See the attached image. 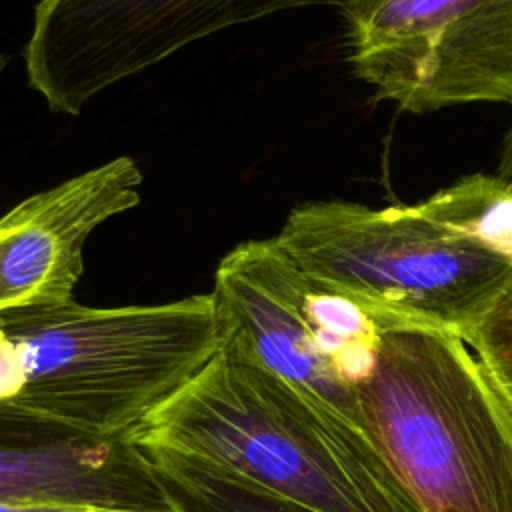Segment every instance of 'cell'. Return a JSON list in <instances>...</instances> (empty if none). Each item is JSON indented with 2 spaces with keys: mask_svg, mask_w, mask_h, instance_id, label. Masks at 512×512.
Masks as SVG:
<instances>
[{
  "mask_svg": "<svg viewBox=\"0 0 512 512\" xmlns=\"http://www.w3.org/2000/svg\"><path fill=\"white\" fill-rule=\"evenodd\" d=\"M212 292L96 308L74 300L0 314V408L132 434L216 354Z\"/></svg>",
  "mask_w": 512,
  "mask_h": 512,
  "instance_id": "6da1fadb",
  "label": "cell"
},
{
  "mask_svg": "<svg viewBox=\"0 0 512 512\" xmlns=\"http://www.w3.org/2000/svg\"><path fill=\"white\" fill-rule=\"evenodd\" d=\"M132 438L210 460L318 512H422L366 434L228 340Z\"/></svg>",
  "mask_w": 512,
  "mask_h": 512,
  "instance_id": "7a4b0ae2",
  "label": "cell"
},
{
  "mask_svg": "<svg viewBox=\"0 0 512 512\" xmlns=\"http://www.w3.org/2000/svg\"><path fill=\"white\" fill-rule=\"evenodd\" d=\"M356 398L422 512H512V406L462 336L394 320Z\"/></svg>",
  "mask_w": 512,
  "mask_h": 512,
  "instance_id": "3957f363",
  "label": "cell"
},
{
  "mask_svg": "<svg viewBox=\"0 0 512 512\" xmlns=\"http://www.w3.org/2000/svg\"><path fill=\"white\" fill-rule=\"evenodd\" d=\"M312 278L402 318L468 336L512 294V260L422 214L316 200L274 238Z\"/></svg>",
  "mask_w": 512,
  "mask_h": 512,
  "instance_id": "277c9868",
  "label": "cell"
},
{
  "mask_svg": "<svg viewBox=\"0 0 512 512\" xmlns=\"http://www.w3.org/2000/svg\"><path fill=\"white\" fill-rule=\"evenodd\" d=\"M212 296L224 340L364 432L356 386L386 326L402 316L312 278L274 238L234 246L216 268Z\"/></svg>",
  "mask_w": 512,
  "mask_h": 512,
  "instance_id": "5b68a950",
  "label": "cell"
},
{
  "mask_svg": "<svg viewBox=\"0 0 512 512\" xmlns=\"http://www.w3.org/2000/svg\"><path fill=\"white\" fill-rule=\"evenodd\" d=\"M346 0H38L24 44L30 88L76 116L112 86L194 42L264 16Z\"/></svg>",
  "mask_w": 512,
  "mask_h": 512,
  "instance_id": "8992f818",
  "label": "cell"
},
{
  "mask_svg": "<svg viewBox=\"0 0 512 512\" xmlns=\"http://www.w3.org/2000/svg\"><path fill=\"white\" fill-rule=\"evenodd\" d=\"M352 72L414 114L512 104V0H346Z\"/></svg>",
  "mask_w": 512,
  "mask_h": 512,
  "instance_id": "52a82bcc",
  "label": "cell"
},
{
  "mask_svg": "<svg viewBox=\"0 0 512 512\" xmlns=\"http://www.w3.org/2000/svg\"><path fill=\"white\" fill-rule=\"evenodd\" d=\"M0 502L176 510L132 434H96L12 408H0Z\"/></svg>",
  "mask_w": 512,
  "mask_h": 512,
  "instance_id": "ba28073f",
  "label": "cell"
},
{
  "mask_svg": "<svg viewBox=\"0 0 512 512\" xmlns=\"http://www.w3.org/2000/svg\"><path fill=\"white\" fill-rule=\"evenodd\" d=\"M144 450L178 512H318L210 460L172 448Z\"/></svg>",
  "mask_w": 512,
  "mask_h": 512,
  "instance_id": "9c48e42d",
  "label": "cell"
},
{
  "mask_svg": "<svg viewBox=\"0 0 512 512\" xmlns=\"http://www.w3.org/2000/svg\"><path fill=\"white\" fill-rule=\"evenodd\" d=\"M416 208L512 260V178L470 174L418 202Z\"/></svg>",
  "mask_w": 512,
  "mask_h": 512,
  "instance_id": "30bf717a",
  "label": "cell"
},
{
  "mask_svg": "<svg viewBox=\"0 0 512 512\" xmlns=\"http://www.w3.org/2000/svg\"><path fill=\"white\" fill-rule=\"evenodd\" d=\"M466 344L512 406V294L468 336Z\"/></svg>",
  "mask_w": 512,
  "mask_h": 512,
  "instance_id": "8fae6325",
  "label": "cell"
},
{
  "mask_svg": "<svg viewBox=\"0 0 512 512\" xmlns=\"http://www.w3.org/2000/svg\"><path fill=\"white\" fill-rule=\"evenodd\" d=\"M498 176L502 178H512V126L506 132L504 144H502V156L498 164Z\"/></svg>",
  "mask_w": 512,
  "mask_h": 512,
  "instance_id": "7c38bea8",
  "label": "cell"
},
{
  "mask_svg": "<svg viewBox=\"0 0 512 512\" xmlns=\"http://www.w3.org/2000/svg\"><path fill=\"white\" fill-rule=\"evenodd\" d=\"M6 66H8V58L4 56V54H0V76L4 74V70H6Z\"/></svg>",
  "mask_w": 512,
  "mask_h": 512,
  "instance_id": "4fadbf2b",
  "label": "cell"
}]
</instances>
